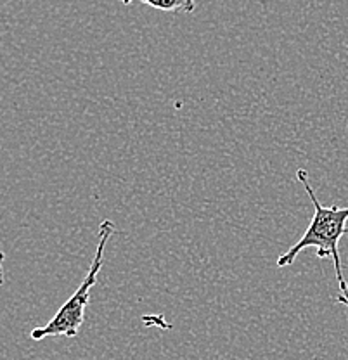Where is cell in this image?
<instances>
[{
  "mask_svg": "<svg viewBox=\"0 0 348 360\" xmlns=\"http://www.w3.org/2000/svg\"><path fill=\"white\" fill-rule=\"evenodd\" d=\"M298 182L302 184L303 189L309 194L310 201L314 205V217L310 220L309 229L302 236L300 241L293 245L284 255L278 258V267H288L293 265L295 260L302 251L307 248H316V257L324 260V258H333L336 270V279H338L340 290L342 295L348 296V284L343 277L342 269V257H340V241L347 234V222H348V206L340 208V206H324L323 202L317 200L316 191L312 189L309 182V174L307 170L297 172Z\"/></svg>",
  "mask_w": 348,
  "mask_h": 360,
  "instance_id": "cell-1",
  "label": "cell"
},
{
  "mask_svg": "<svg viewBox=\"0 0 348 360\" xmlns=\"http://www.w3.org/2000/svg\"><path fill=\"white\" fill-rule=\"evenodd\" d=\"M115 232V224L111 220H103V224L99 225V243H97L96 255H94V260L89 269L87 277L82 281L80 286L77 288V291L71 295V298L65 305L59 309V312L47 322L42 328H35L30 333V338L35 341L44 340L49 336H66V338H75L80 331L82 324L85 321V309L91 303V290L96 286L97 279H99V272L103 269V260H104V250H106L108 241L113 236Z\"/></svg>",
  "mask_w": 348,
  "mask_h": 360,
  "instance_id": "cell-2",
  "label": "cell"
},
{
  "mask_svg": "<svg viewBox=\"0 0 348 360\" xmlns=\"http://www.w3.org/2000/svg\"><path fill=\"white\" fill-rule=\"evenodd\" d=\"M123 4H132L136 0H122ZM141 4L155 7V9L165 11L174 14H191L196 9V0H137Z\"/></svg>",
  "mask_w": 348,
  "mask_h": 360,
  "instance_id": "cell-3",
  "label": "cell"
},
{
  "mask_svg": "<svg viewBox=\"0 0 348 360\" xmlns=\"http://www.w3.org/2000/svg\"><path fill=\"white\" fill-rule=\"evenodd\" d=\"M4 260H6V253H2V251H0V288H2L4 283H6V279H4V267H2Z\"/></svg>",
  "mask_w": 348,
  "mask_h": 360,
  "instance_id": "cell-4",
  "label": "cell"
},
{
  "mask_svg": "<svg viewBox=\"0 0 348 360\" xmlns=\"http://www.w3.org/2000/svg\"><path fill=\"white\" fill-rule=\"evenodd\" d=\"M336 302H338L340 305H345L347 309H348V296H345V295H338V296H336Z\"/></svg>",
  "mask_w": 348,
  "mask_h": 360,
  "instance_id": "cell-5",
  "label": "cell"
}]
</instances>
